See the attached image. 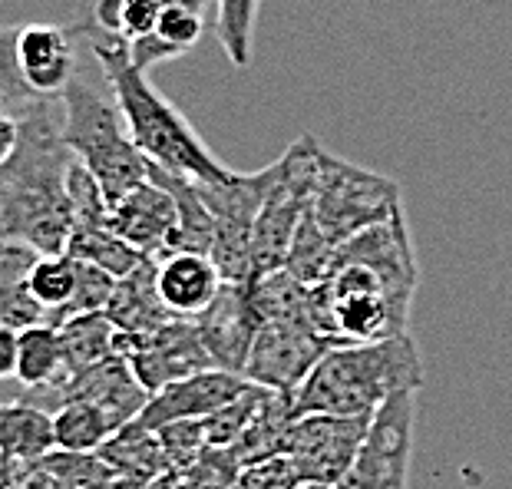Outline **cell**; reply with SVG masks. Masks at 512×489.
<instances>
[{"instance_id":"16","label":"cell","mask_w":512,"mask_h":489,"mask_svg":"<svg viewBox=\"0 0 512 489\" xmlns=\"http://www.w3.org/2000/svg\"><path fill=\"white\" fill-rule=\"evenodd\" d=\"M176 225V199H172L169 189H162L152 179L123 195L116 205H110V228L146 258L166 255L172 235H176Z\"/></svg>"},{"instance_id":"23","label":"cell","mask_w":512,"mask_h":489,"mask_svg":"<svg viewBox=\"0 0 512 489\" xmlns=\"http://www.w3.org/2000/svg\"><path fill=\"white\" fill-rule=\"evenodd\" d=\"M24 390H57L67 384V357H63L60 328L30 324L20 331L17 374Z\"/></svg>"},{"instance_id":"13","label":"cell","mask_w":512,"mask_h":489,"mask_svg":"<svg viewBox=\"0 0 512 489\" xmlns=\"http://www.w3.org/2000/svg\"><path fill=\"white\" fill-rule=\"evenodd\" d=\"M192 321L202 334V344L209 351L212 364L219 371L245 377L248 354H252V344L261 328L252 295H248V281L245 285L242 281H225L215 301Z\"/></svg>"},{"instance_id":"26","label":"cell","mask_w":512,"mask_h":489,"mask_svg":"<svg viewBox=\"0 0 512 489\" xmlns=\"http://www.w3.org/2000/svg\"><path fill=\"white\" fill-rule=\"evenodd\" d=\"M80 281V262L73 255H40L30 271V295L47 314V324L60 328Z\"/></svg>"},{"instance_id":"22","label":"cell","mask_w":512,"mask_h":489,"mask_svg":"<svg viewBox=\"0 0 512 489\" xmlns=\"http://www.w3.org/2000/svg\"><path fill=\"white\" fill-rule=\"evenodd\" d=\"M40 252L20 242L0 238V324L24 331L30 324H47V314L30 295V271Z\"/></svg>"},{"instance_id":"6","label":"cell","mask_w":512,"mask_h":489,"mask_svg":"<svg viewBox=\"0 0 512 489\" xmlns=\"http://www.w3.org/2000/svg\"><path fill=\"white\" fill-rule=\"evenodd\" d=\"M397 209H403V202L394 179L321 149L308 212L337 248L364 228L390 219Z\"/></svg>"},{"instance_id":"34","label":"cell","mask_w":512,"mask_h":489,"mask_svg":"<svg viewBox=\"0 0 512 489\" xmlns=\"http://www.w3.org/2000/svg\"><path fill=\"white\" fill-rule=\"evenodd\" d=\"M17 136H20V123L14 110H7L4 103H0V166L10 159V152L17 149Z\"/></svg>"},{"instance_id":"15","label":"cell","mask_w":512,"mask_h":489,"mask_svg":"<svg viewBox=\"0 0 512 489\" xmlns=\"http://www.w3.org/2000/svg\"><path fill=\"white\" fill-rule=\"evenodd\" d=\"M248 387L252 384L242 374H228L219 371V367L172 380V384H166L149 397V404L139 414V423L149 430H162L179 420H202L215 414V410L228 407L232 400H238Z\"/></svg>"},{"instance_id":"21","label":"cell","mask_w":512,"mask_h":489,"mask_svg":"<svg viewBox=\"0 0 512 489\" xmlns=\"http://www.w3.org/2000/svg\"><path fill=\"white\" fill-rule=\"evenodd\" d=\"M106 318L123 334H152L172 321L169 308L159 298L156 258H146L143 265H136L126 278L116 281L113 298L106 304Z\"/></svg>"},{"instance_id":"3","label":"cell","mask_w":512,"mask_h":489,"mask_svg":"<svg viewBox=\"0 0 512 489\" xmlns=\"http://www.w3.org/2000/svg\"><path fill=\"white\" fill-rule=\"evenodd\" d=\"M73 27L110 86L129 136L152 166L172 169L195 182H222L232 176V169L215 159L189 119L149 83V73L136 67L126 40L93 27L86 17H76Z\"/></svg>"},{"instance_id":"12","label":"cell","mask_w":512,"mask_h":489,"mask_svg":"<svg viewBox=\"0 0 512 489\" xmlns=\"http://www.w3.org/2000/svg\"><path fill=\"white\" fill-rule=\"evenodd\" d=\"M116 354L126 357L136 380L149 390V397L166 384H172V380L212 371L215 367L192 318H172L152 334L116 331Z\"/></svg>"},{"instance_id":"2","label":"cell","mask_w":512,"mask_h":489,"mask_svg":"<svg viewBox=\"0 0 512 489\" xmlns=\"http://www.w3.org/2000/svg\"><path fill=\"white\" fill-rule=\"evenodd\" d=\"M17 149L0 166V238L40 255H63L73 235L70 166L63 143V103L34 100L17 110Z\"/></svg>"},{"instance_id":"11","label":"cell","mask_w":512,"mask_h":489,"mask_svg":"<svg viewBox=\"0 0 512 489\" xmlns=\"http://www.w3.org/2000/svg\"><path fill=\"white\" fill-rule=\"evenodd\" d=\"M331 347L337 344L311 321H261L245 364V380L278 394H294Z\"/></svg>"},{"instance_id":"14","label":"cell","mask_w":512,"mask_h":489,"mask_svg":"<svg viewBox=\"0 0 512 489\" xmlns=\"http://www.w3.org/2000/svg\"><path fill=\"white\" fill-rule=\"evenodd\" d=\"M80 47L73 24H20L17 63L37 100H60L80 70Z\"/></svg>"},{"instance_id":"33","label":"cell","mask_w":512,"mask_h":489,"mask_svg":"<svg viewBox=\"0 0 512 489\" xmlns=\"http://www.w3.org/2000/svg\"><path fill=\"white\" fill-rule=\"evenodd\" d=\"M17 351H20V331L0 324V380L17 374Z\"/></svg>"},{"instance_id":"24","label":"cell","mask_w":512,"mask_h":489,"mask_svg":"<svg viewBox=\"0 0 512 489\" xmlns=\"http://www.w3.org/2000/svg\"><path fill=\"white\" fill-rule=\"evenodd\" d=\"M63 357H67V380L90 371V367L110 361L116 354V324L106 318V311L80 314L60 324ZM60 390V387H57ZM50 394V390H43Z\"/></svg>"},{"instance_id":"28","label":"cell","mask_w":512,"mask_h":489,"mask_svg":"<svg viewBox=\"0 0 512 489\" xmlns=\"http://www.w3.org/2000/svg\"><path fill=\"white\" fill-rule=\"evenodd\" d=\"M83 17L93 27L106 30V34L136 43L156 34V24L162 17V0H93V4H86Z\"/></svg>"},{"instance_id":"1","label":"cell","mask_w":512,"mask_h":489,"mask_svg":"<svg viewBox=\"0 0 512 489\" xmlns=\"http://www.w3.org/2000/svg\"><path fill=\"white\" fill-rule=\"evenodd\" d=\"M417 255H413L407 215L357 232L337 248L328 278L311 288V318L334 344H367L407 334L410 304L417 295Z\"/></svg>"},{"instance_id":"7","label":"cell","mask_w":512,"mask_h":489,"mask_svg":"<svg viewBox=\"0 0 512 489\" xmlns=\"http://www.w3.org/2000/svg\"><path fill=\"white\" fill-rule=\"evenodd\" d=\"M321 149L324 146L318 139L304 133L275 159V179H271V189L265 195V205H261L252 235L255 275L285 268L294 232H298L304 212L311 205Z\"/></svg>"},{"instance_id":"18","label":"cell","mask_w":512,"mask_h":489,"mask_svg":"<svg viewBox=\"0 0 512 489\" xmlns=\"http://www.w3.org/2000/svg\"><path fill=\"white\" fill-rule=\"evenodd\" d=\"M156 285L172 318H199L222 291L225 278L209 255L169 252L156 258Z\"/></svg>"},{"instance_id":"10","label":"cell","mask_w":512,"mask_h":489,"mask_svg":"<svg viewBox=\"0 0 512 489\" xmlns=\"http://www.w3.org/2000/svg\"><path fill=\"white\" fill-rule=\"evenodd\" d=\"M417 394H397L370 420L364 447L334 489H407Z\"/></svg>"},{"instance_id":"29","label":"cell","mask_w":512,"mask_h":489,"mask_svg":"<svg viewBox=\"0 0 512 489\" xmlns=\"http://www.w3.org/2000/svg\"><path fill=\"white\" fill-rule=\"evenodd\" d=\"M258 7H261V0H219V7H215L219 43H222L225 57L232 60L238 70L252 63Z\"/></svg>"},{"instance_id":"32","label":"cell","mask_w":512,"mask_h":489,"mask_svg":"<svg viewBox=\"0 0 512 489\" xmlns=\"http://www.w3.org/2000/svg\"><path fill=\"white\" fill-rule=\"evenodd\" d=\"M301 480L288 463V456H271V460L252 463L238 476V489H298Z\"/></svg>"},{"instance_id":"4","label":"cell","mask_w":512,"mask_h":489,"mask_svg":"<svg viewBox=\"0 0 512 489\" xmlns=\"http://www.w3.org/2000/svg\"><path fill=\"white\" fill-rule=\"evenodd\" d=\"M427 371L417 341L407 334L367 344H337L314 364L291 394V414L374 417L390 397L420 394Z\"/></svg>"},{"instance_id":"30","label":"cell","mask_w":512,"mask_h":489,"mask_svg":"<svg viewBox=\"0 0 512 489\" xmlns=\"http://www.w3.org/2000/svg\"><path fill=\"white\" fill-rule=\"evenodd\" d=\"M17 30L20 24H0V103L14 113L37 100L17 63Z\"/></svg>"},{"instance_id":"19","label":"cell","mask_w":512,"mask_h":489,"mask_svg":"<svg viewBox=\"0 0 512 489\" xmlns=\"http://www.w3.org/2000/svg\"><path fill=\"white\" fill-rule=\"evenodd\" d=\"M219 7V0H162V17L156 24V34L129 43L133 63L139 70L156 67L162 60H176L192 47H199L205 34V20L212 10Z\"/></svg>"},{"instance_id":"9","label":"cell","mask_w":512,"mask_h":489,"mask_svg":"<svg viewBox=\"0 0 512 489\" xmlns=\"http://www.w3.org/2000/svg\"><path fill=\"white\" fill-rule=\"evenodd\" d=\"M370 420L374 417H294L281 456H288L301 483L337 486L354 466L357 453H361Z\"/></svg>"},{"instance_id":"17","label":"cell","mask_w":512,"mask_h":489,"mask_svg":"<svg viewBox=\"0 0 512 489\" xmlns=\"http://www.w3.org/2000/svg\"><path fill=\"white\" fill-rule=\"evenodd\" d=\"M57 450L53 414L24 400L0 404V480L17 483L20 476L47 460Z\"/></svg>"},{"instance_id":"25","label":"cell","mask_w":512,"mask_h":489,"mask_svg":"<svg viewBox=\"0 0 512 489\" xmlns=\"http://www.w3.org/2000/svg\"><path fill=\"white\" fill-rule=\"evenodd\" d=\"M116 430L123 427L96 404L73 400V404L53 410V440L63 453H100Z\"/></svg>"},{"instance_id":"31","label":"cell","mask_w":512,"mask_h":489,"mask_svg":"<svg viewBox=\"0 0 512 489\" xmlns=\"http://www.w3.org/2000/svg\"><path fill=\"white\" fill-rule=\"evenodd\" d=\"M156 433L162 440V450H166V456H169V463L176 466V470H185V466H192L202 453H209L202 420H179V423H169V427H162Z\"/></svg>"},{"instance_id":"20","label":"cell","mask_w":512,"mask_h":489,"mask_svg":"<svg viewBox=\"0 0 512 489\" xmlns=\"http://www.w3.org/2000/svg\"><path fill=\"white\" fill-rule=\"evenodd\" d=\"M96 456H100V460L116 473V480L129 489L152 486L172 470L169 456L162 450L159 433L143 427L139 420L126 423L123 430H116Z\"/></svg>"},{"instance_id":"27","label":"cell","mask_w":512,"mask_h":489,"mask_svg":"<svg viewBox=\"0 0 512 489\" xmlns=\"http://www.w3.org/2000/svg\"><path fill=\"white\" fill-rule=\"evenodd\" d=\"M67 255L80 258V262H90V265L103 268V271H110L116 281L126 278L136 265L146 262V255L136 252L133 245H126L110 225H80V228H73Z\"/></svg>"},{"instance_id":"8","label":"cell","mask_w":512,"mask_h":489,"mask_svg":"<svg viewBox=\"0 0 512 489\" xmlns=\"http://www.w3.org/2000/svg\"><path fill=\"white\" fill-rule=\"evenodd\" d=\"M275 179V162L258 172H232L222 182H199V189L215 215V245L212 262L222 271L225 281H252V235L258 212L265 205V195Z\"/></svg>"},{"instance_id":"5","label":"cell","mask_w":512,"mask_h":489,"mask_svg":"<svg viewBox=\"0 0 512 489\" xmlns=\"http://www.w3.org/2000/svg\"><path fill=\"white\" fill-rule=\"evenodd\" d=\"M60 103L63 143L73 152V159L100 182L106 202L116 205L123 195L149 182V159L129 136L110 86L93 83L83 70H76Z\"/></svg>"}]
</instances>
